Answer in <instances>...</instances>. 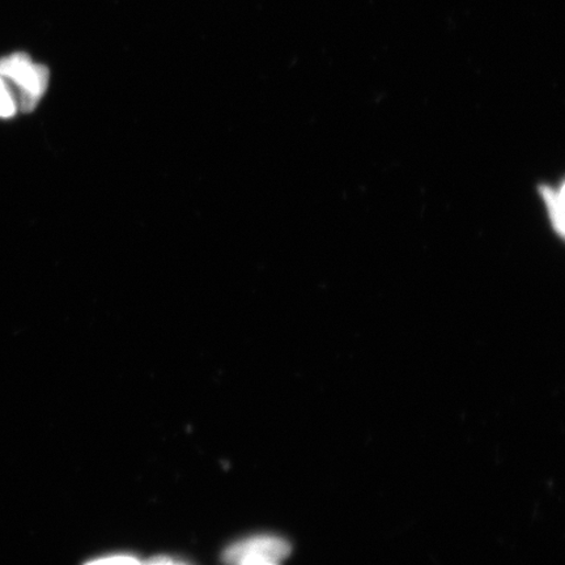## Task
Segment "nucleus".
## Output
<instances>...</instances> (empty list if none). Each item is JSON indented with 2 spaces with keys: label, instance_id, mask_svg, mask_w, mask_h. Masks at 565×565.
Segmentation results:
<instances>
[{
  "label": "nucleus",
  "instance_id": "1",
  "mask_svg": "<svg viewBox=\"0 0 565 565\" xmlns=\"http://www.w3.org/2000/svg\"><path fill=\"white\" fill-rule=\"evenodd\" d=\"M0 78L18 88V109L32 112L49 86L51 74L45 66L33 64L26 54L16 53L0 59Z\"/></svg>",
  "mask_w": 565,
  "mask_h": 565
},
{
  "label": "nucleus",
  "instance_id": "3",
  "mask_svg": "<svg viewBox=\"0 0 565 565\" xmlns=\"http://www.w3.org/2000/svg\"><path fill=\"white\" fill-rule=\"evenodd\" d=\"M542 201L546 206L551 224L556 234L564 237V184L560 188L541 185L539 188Z\"/></svg>",
  "mask_w": 565,
  "mask_h": 565
},
{
  "label": "nucleus",
  "instance_id": "5",
  "mask_svg": "<svg viewBox=\"0 0 565 565\" xmlns=\"http://www.w3.org/2000/svg\"><path fill=\"white\" fill-rule=\"evenodd\" d=\"M87 565H144L140 561H136L135 557L131 556H112L106 557V560H99Z\"/></svg>",
  "mask_w": 565,
  "mask_h": 565
},
{
  "label": "nucleus",
  "instance_id": "7",
  "mask_svg": "<svg viewBox=\"0 0 565 565\" xmlns=\"http://www.w3.org/2000/svg\"><path fill=\"white\" fill-rule=\"evenodd\" d=\"M144 565H182L175 563L174 561L167 560V557H158V560H155L153 562H149L148 564Z\"/></svg>",
  "mask_w": 565,
  "mask_h": 565
},
{
  "label": "nucleus",
  "instance_id": "6",
  "mask_svg": "<svg viewBox=\"0 0 565 565\" xmlns=\"http://www.w3.org/2000/svg\"><path fill=\"white\" fill-rule=\"evenodd\" d=\"M239 565H278V563L265 560H246L244 562H241Z\"/></svg>",
  "mask_w": 565,
  "mask_h": 565
},
{
  "label": "nucleus",
  "instance_id": "4",
  "mask_svg": "<svg viewBox=\"0 0 565 565\" xmlns=\"http://www.w3.org/2000/svg\"><path fill=\"white\" fill-rule=\"evenodd\" d=\"M18 112V102L12 89L0 78V119H11Z\"/></svg>",
  "mask_w": 565,
  "mask_h": 565
},
{
  "label": "nucleus",
  "instance_id": "2",
  "mask_svg": "<svg viewBox=\"0 0 565 565\" xmlns=\"http://www.w3.org/2000/svg\"><path fill=\"white\" fill-rule=\"evenodd\" d=\"M289 554L286 541L277 536H256L234 544L226 550L224 560L232 565H239L246 560H265L279 563Z\"/></svg>",
  "mask_w": 565,
  "mask_h": 565
}]
</instances>
